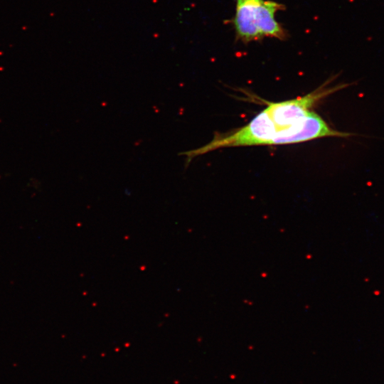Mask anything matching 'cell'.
<instances>
[{
    "label": "cell",
    "mask_w": 384,
    "mask_h": 384,
    "mask_svg": "<svg viewBox=\"0 0 384 384\" xmlns=\"http://www.w3.org/2000/svg\"><path fill=\"white\" fill-rule=\"evenodd\" d=\"M342 87L330 88L322 85L302 97L268 102L246 125L224 133L217 132L206 145L179 155L186 156V168L193 159L221 148L289 144L323 137L351 136V133L331 128L312 110L323 97Z\"/></svg>",
    "instance_id": "1"
},
{
    "label": "cell",
    "mask_w": 384,
    "mask_h": 384,
    "mask_svg": "<svg viewBox=\"0 0 384 384\" xmlns=\"http://www.w3.org/2000/svg\"><path fill=\"white\" fill-rule=\"evenodd\" d=\"M284 5L270 0H236L232 23L238 41L243 43L274 38L284 41L285 28L275 18Z\"/></svg>",
    "instance_id": "2"
}]
</instances>
